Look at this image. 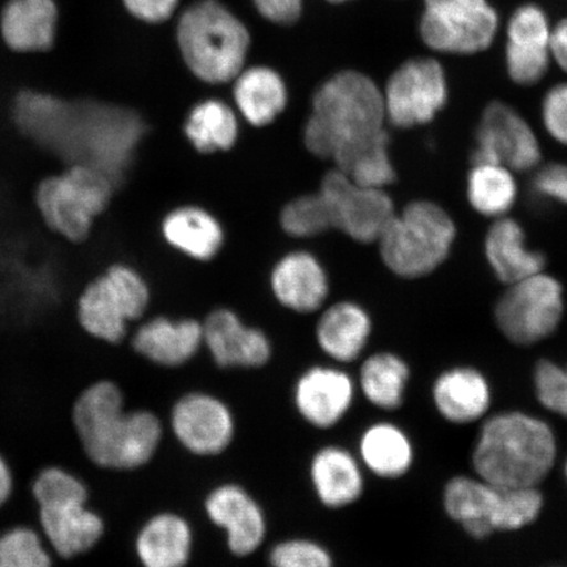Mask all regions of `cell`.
<instances>
[{"label":"cell","instance_id":"cell-1","mask_svg":"<svg viewBox=\"0 0 567 567\" xmlns=\"http://www.w3.org/2000/svg\"><path fill=\"white\" fill-rule=\"evenodd\" d=\"M73 422L84 452L104 470L133 471L151 463L165 431L152 411H125L122 389L106 380L78 396Z\"/></svg>","mask_w":567,"mask_h":567},{"label":"cell","instance_id":"cell-2","mask_svg":"<svg viewBox=\"0 0 567 567\" xmlns=\"http://www.w3.org/2000/svg\"><path fill=\"white\" fill-rule=\"evenodd\" d=\"M148 132L151 126L133 106L95 97L70 99L59 158L65 167L86 165L99 169L117 188Z\"/></svg>","mask_w":567,"mask_h":567},{"label":"cell","instance_id":"cell-3","mask_svg":"<svg viewBox=\"0 0 567 567\" xmlns=\"http://www.w3.org/2000/svg\"><path fill=\"white\" fill-rule=\"evenodd\" d=\"M557 455L549 425L520 411L496 414L482 425L473 451L477 477L499 487H537Z\"/></svg>","mask_w":567,"mask_h":567},{"label":"cell","instance_id":"cell-4","mask_svg":"<svg viewBox=\"0 0 567 567\" xmlns=\"http://www.w3.org/2000/svg\"><path fill=\"white\" fill-rule=\"evenodd\" d=\"M385 120L384 94L371 78L343 71L317 91L305 126V145L317 157L334 161L384 132Z\"/></svg>","mask_w":567,"mask_h":567},{"label":"cell","instance_id":"cell-5","mask_svg":"<svg viewBox=\"0 0 567 567\" xmlns=\"http://www.w3.org/2000/svg\"><path fill=\"white\" fill-rule=\"evenodd\" d=\"M177 41L190 71L212 84L236 80L250 47L243 21L216 0H202L183 13Z\"/></svg>","mask_w":567,"mask_h":567},{"label":"cell","instance_id":"cell-6","mask_svg":"<svg viewBox=\"0 0 567 567\" xmlns=\"http://www.w3.org/2000/svg\"><path fill=\"white\" fill-rule=\"evenodd\" d=\"M455 237V223L442 207L431 202L411 203L381 234V257L402 278H422L444 264Z\"/></svg>","mask_w":567,"mask_h":567},{"label":"cell","instance_id":"cell-7","mask_svg":"<svg viewBox=\"0 0 567 567\" xmlns=\"http://www.w3.org/2000/svg\"><path fill=\"white\" fill-rule=\"evenodd\" d=\"M115 189L111 177L99 169L73 165L40 182L35 205L49 230L81 244L109 209Z\"/></svg>","mask_w":567,"mask_h":567},{"label":"cell","instance_id":"cell-8","mask_svg":"<svg viewBox=\"0 0 567 567\" xmlns=\"http://www.w3.org/2000/svg\"><path fill=\"white\" fill-rule=\"evenodd\" d=\"M152 289L145 276L126 264L111 265L91 280L76 302V319L91 338L120 346L131 326L146 317Z\"/></svg>","mask_w":567,"mask_h":567},{"label":"cell","instance_id":"cell-9","mask_svg":"<svg viewBox=\"0 0 567 567\" xmlns=\"http://www.w3.org/2000/svg\"><path fill=\"white\" fill-rule=\"evenodd\" d=\"M563 316L561 282L544 272L508 286L495 307V321L502 334L519 346L550 337Z\"/></svg>","mask_w":567,"mask_h":567},{"label":"cell","instance_id":"cell-10","mask_svg":"<svg viewBox=\"0 0 567 567\" xmlns=\"http://www.w3.org/2000/svg\"><path fill=\"white\" fill-rule=\"evenodd\" d=\"M499 19L487 0H424L421 35L436 52L476 54L486 51Z\"/></svg>","mask_w":567,"mask_h":567},{"label":"cell","instance_id":"cell-11","mask_svg":"<svg viewBox=\"0 0 567 567\" xmlns=\"http://www.w3.org/2000/svg\"><path fill=\"white\" fill-rule=\"evenodd\" d=\"M449 99L444 70L436 60H410L390 76L384 92L386 118L396 127L429 124Z\"/></svg>","mask_w":567,"mask_h":567},{"label":"cell","instance_id":"cell-12","mask_svg":"<svg viewBox=\"0 0 567 567\" xmlns=\"http://www.w3.org/2000/svg\"><path fill=\"white\" fill-rule=\"evenodd\" d=\"M176 442L190 455L216 457L236 439L237 421L231 408L208 392H189L177 399L169 414Z\"/></svg>","mask_w":567,"mask_h":567},{"label":"cell","instance_id":"cell-13","mask_svg":"<svg viewBox=\"0 0 567 567\" xmlns=\"http://www.w3.org/2000/svg\"><path fill=\"white\" fill-rule=\"evenodd\" d=\"M319 193L329 204L334 229L361 244L379 243L395 216L384 189L361 187L338 168L323 177Z\"/></svg>","mask_w":567,"mask_h":567},{"label":"cell","instance_id":"cell-14","mask_svg":"<svg viewBox=\"0 0 567 567\" xmlns=\"http://www.w3.org/2000/svg\"><path fill=\"white\" fill-rule=\"evenodd\" d=\"M540 144L529 124L512 106L494 102L482 115L472 163L527 172L540 163Z\"/></svg>","mask_w":567,"mask_h":567},{"label":"cell","instance_id":"cell-15","mask_svg":"<svg viewBox=\"0 0 567 567\" xmlns=\"http://www.w3.org/2000/svg\"><path fill=\"white\" fill-rule=\"evenodd\" d=\"M207 519L225 534L226 547L233 556L255 555L268 534L265 508L255 496L236 482H225L212 488L204 499Z\"/></svg>","mask_w":567,"mask_h":567},{"label":"cell","instance_id":"cell-16","mask_svg":"<svg viewBox=\"0 0 567 567\" xmlns=\"http://www.w3.org/2000/svg\"><path fill=\"white\" fill-rule=\"evenodd\" d=\"M358 392L350 373L337 367L316 365L297 379L293 405L310 427L331 430L350 414Z\"/></svg>","mask_w":567,"mask_h":567},{"label":"cell","instance_id":"cell-17","mask_svg":"<svg viewBox=\"0 0 567 567\" xmlns=\"http://www.w3.org/2000/svg\"><path fill=\"white\" fill-rule=\"evenodd\" d=\"M444 508L467 535L484 540L502 532L506 507V488L480 477L458 476L444 488Z\"/></svg>","mask_w":567,"mask_h":567},{"label":"cell","instance_id":"cell-18","mask_svg":"<svg viewBox=\"0 0 567 567\" xmlns=\"http://www.w3.org/2000/svg\"><path fill=\"white\" fill-rule=\"evenodd\" d=\"M203 342L219 368L265 367L272 349L265 332L247 328L226 309L213 311L203 324Z\"/></svg>","mask_w":567,"mask_h":567},{"label":"cell","instance_id":"cell-19","mask_svg":"<svg viewBox=\"0 0 567 567\" xmlns=\"http://www.w3.org/2000/svg\"><path fill=\"white\" fill-rule=\"evenodd\" d=\"M365 470L357 453L329 444L313 453L309 480L316 498L329 509L353 506L365 493Z\"/></svg>","mask_w":567,"mask_h":567},{"label":"cell","instance_id":"cell-20","mask_svg":"<svg viewBox=\"0 0 567 567\" xmlns=\"http://www.w3.org/2000/svg\"><path fill=\"white\" fill-rule=\"evenodd\" d=\"M203 344V324L187 318H148L131 338L132 350L138 357L165 368L187 364Z\"/></svg>","mask_w":567,"mask_h":567},{"label":"cell","instance_id":"cell-21","mask_svg":"<svg viewBox=\"0 0 567 567\" xmlns=\"http://www.w3.org/2000/svg\"><path fill=\"white\" fill-rule=\"evenodd\" d=\"M195 548L193 524L176 513H161L138 532L136 553L144 567H187Z\"/></svg>","mask_w":567,"mask_h":567},{"label":"cell","instance_id":"cell-22","mask_svg":"<svg viewBox=\"0 0 567 567\" xmlns=\"http://www.w3.org/2000/svg\"><path fill=\"white\" fill-rule=\"evenodd\" d=\"M432 399L445 421L466 424L487 413L492 392L484 374L474 368L458 367L439 375Z\"/></svg>","mask_w":567,"mask_h":567},{"label":"cell","instance_id":"cell-23","mask_svg":"<svg viewBox=\"0 0 567 567\" xmlns=\"http://www.w3.org/2000/svg\"><path fill=\"white\" fill-rule=\"evenodd\" d=\"M272 289L278 300L299 313H311L328 297V278L321 265L307 252H293L279 261L272 274Z\"/></svg>","mask_w":567,"mask_h":567},{"label":"cell","instance_id":"cell-24","mask_svg":"<svg viewBox=\"0 0 567 567\" xmlns=\"http://www.w3.org/2000/svg\"><path fill=\"white\" fill-rule=\"evenodd\" d=\"M485 254L496 278L507 286L544 272V255L529 250L522 226L513 218L501 217L492 225Z\"/></svg>","mask_w":567,"mask_h":567},{"label":"cell","instance_id":"cell-25","mask_svg":"<svg viewBox=\"0 0 567 567\" xmlns=\"http://www.w3.org/2000/svg\"><path fill=\"white\" fill-rule=\"evenodd\" d=\"M357 455L365 472L382 480H396L413 466L414 446L400 425L374 422L361 432Z\"/></svg>","mask_w":567,"mask_h":567},{"label":"cell","instance_id":"cell-26","mask_svg":"<svg viewBox=\"0 0 567 567\" xmlns=\"http://www.w3.org/2000/svg\"><path fill=\"white\" fill-rule=\"evenodd\" d=\"M41 528L56 555L73 558L102 540L104 522L86 505L40 508Z\"/></svg>","mask_w":567,"mask_h":567},{"label":"cell","instance_id":"cell-27","mask_svg":"<svg viewBox=\"0 0 567 567\" xmlns=\"http://www.w3.org/2000/svg\"><path fill=\"white\" fill-rule=\"evenodd\" d=\"M370 317L358 305L337 303L324 311L317 324L319 349L337 363H353L364 352L370 340Z\"/></svg>","mask_w":567,"mask_h":567},{"label":"cell","instance_id":"cell-28","mask_svg":"<svg viewBox=\"0 0 567 567\" xmlns=\"http://www.w3.org/2000/svg\"><path fill=\"white\" fill-rule=\"evenodd\" d=\"M59 10L54 0H11L2 16L6 44L17 52H41L55 38Z\"/></svg>","mask_w":567,"mask_h":567},{"label":"cell","instance_id":"cell-29","mask_svg":"<svg viewBox=\"0 0 567 567\" xmlns=\"http://www.w3.org/2000/svg\"><path fill=\"white\" fill-rule=\"evenodd\" d=\"M163 239L176 251L196 260H209L224 243V231L217 219L202 208H175L162 219Z\"/></svg>","mask_w":567,"mask_h":567},{"label":"cell","instance_id":"cell-30","mask_svg":"<svg viewBox=\"0 0 567 567\" xmlns=\"http://www.w3.org/2000/svg\"><path fill=\"white\" fill-rule=\"evenodd\" d=\"M287 89L272 69L251 68L240 71L234 86V99L248 123L255 126L271 124L286 109Z\"/></svg>","mask_w":567,"mask_h":567},{"label":"cell","instance_id":"cell-31","mask_svg":"<svg viewBox=\"0 0 567 567\" xmlns=\"http://www.w3.org/2000/svg\"><path fill=\"white\" fill-rule=\"evenodd\" d=\"M410 380L409 365L390 352L371 354L360 367L358 390L379 410L395 411L403 402Z\"/></svg>","mask_w":567,"mask_h":567},{"label":"cell","instance_id":"cell-32","mask_svg":"<svg viewBox=\"0 0 567 567\" xmlns=\"http://www.w3.org/2000/svg\"><path fill=\"white\" fill-rule=\"evenodd\" d=\"M184 132L197 152L229 151L238 137L237 117L228 104L205 101L189 112Z\"/></svg>","mask_w":567,"mask_h":567},{"label":"cell","instance_id":"cell-33","mask_svg":"<svg viewBox=\"0 0 567 567\" xmlns=\"http://www.w3.org/2000/svg\"><path fill=\"white\" fill-rule=\"evenodd\" d=\"M388 133L363 142L339 154L337 168L361 187L384 189L395 181V172L388 153Z\"/></svg>","mask_w":567,"mask_h":567},{"label":"cell","instance_id":"cell-34","mask_svg":"<svg viewBox=\"0 0 567 567\" xmlns=\"http://www.w3.org/2000/svg\"><path fill=\"white\" fill-rule=\"evenodd\" d=\"M516 195L512 169L501 165L473 166L467 177V200L482 216H505L514 207Z\"/></svg>","mask_w":567,"mask_h":567},{"label":"cell","instance_id":"cell-35","mask_svg":"<svg viewBox=\"0 0 567 567\" xmlns=\"http://www.w3.org/2000/svg\"><path fill=\"white\" fill-rule=\"evenodd\" d=\"M281 226L290 236L313 237L334 229L328 202L321 193L290 202L281 212Z\"/></svg>","mask_w":567,"mask_h":567},{"label":"cell","instance_id":"cell-36","mask_svg":"<svg viewBox=\"0 0 567 567\" xmlns=\"http://www.w3.org/2000/svg\"><path fill=\"white\" fill-rule=\"evenodd\" d=\"M32 492L40 508L86 505L89 499L86 485L74 474L56 466L39 473Z\"/></svg>","mask_w":567,"mask_h":567},{"label":"cell","instance_id":"cell-37","mask_svg":"<svg viewBox=\"0 0 567 567\" xmlns=\"http://www.w3.org/2000/svg\"><path fill=\"white\" fill-rule=\"evenodd\" d=\"M0 567H53L52 558L35 532L27 527L0 536Z\"/></svg>","mask_w":567,"mask_h":567},{"label":"cell","instance_id":"cell-38","mask_svg":"<svg viewBox=\"0 0 567 567\" xmlns=\"http://www.w3.org/2000/svg\"><path fill=\"white\" fill-rule=\"evenodd\" d=\"M268 561L271 567H336L331 551L307 537L286 538L275 544Z\"/></svg>","mask_w":567,"mask_h":567},{"label":"cell","instance_id":"cell-39","mask_svg":"<svg viewBox=\"0 0 567 567\" xmlns=\"http://www.w3.org/2000/svg\"><path fill=\"white\" fill-rule=\"evenodd\" d=\"M550 56L548 47L508 42L506 48L508 74L515 83L532 86L547 74Z\"/></svg>","mask_w":567,"mask_h":567},{"label":"cell","instance_id":"cell-40","mask_svg":"<svg viewBox=\"0 0 567 567\" xmlns=\"http://www.w3.org/2000/svg\"><path fill=\"white\" fill-rule=\"evenodd\" d=\"M535 388L542 405L567 420V368L542 360L535 370Z\"/></svg>","mask_w":567,"mask_h":567},{"label":"cell","instance_id":"cell-41","mask_svg":"<svg viewBox=\"0 0 567 567\" xmlns=\"http://www.w3.org/2000/svg\"><path fill=\"white\" fill-rule=\"evenodd\" d=\"M508 42L550 48L551 30L545 12L535 4L520 7L509 19Z\"/></svg>","mask_w":567,"mask_h":567},{"label":"cell","instance_id":"cell-42","mask_svg":"<svg viewBox=\"0 0 567 567\" xmlns=\"http://www.w3.org/2000/svg\"><path fill=\"white\" fill-rule=\"evenodd\" d=\"M543 122L551 138L567 146V83L558 84L545 95Z\"/></svg>","mask_w":567,"mask_h":567},{"label":"cell","instance_id":"cell-43","mask_svg":"<svg viewBox=\"0 0 567 567\" xmlns=\"http://www.w3.org/2000/svg\"><path fill=\"white\" fill-rule=\"evenodd\" d=\"M535 189L553 200L567 204V165L551 163L537 173Z\"/></svg>","mask_w":567,"mask_h":567},{"label":"cell","instance_id":"cell-44","mask_svg":"<svg viewBox=\"0 0 567 567\" xmlns=\"http://www.w3.org/2000/svg\"><path fill=\"white\" fill-rule=\"evenodd\" d=\"M126 10L146 23H162L173 17L179 0H123Z\"/></svg>","mask_w":567,"mask_h":567},{"label":"cell","instance_id":"cell-45","mask_svg":"<svg viewBox=\"0 0 567 567\" xmlns=\"http://www.w3.org/2000/svg\"><path fill=\"white\" fill-rule=\"evenodd\" d=\"M258 11L276 24H293L302 12V0H254Z\"/></svg>","mask_w":567,"mask_h":567},{"label":"cell","instance_id":"cell-46","mask_svg":"<svg viewBox=\"0 0 567 567\" xmlns=\"http://www.w3.org/2000/svg\"><path fill=\"white\" fill-rule=\"evenodd\" d=\"M550 53L559 66L567 73V19L551 30Z\"/></svg>","mask_w":567,"mask_h":567},{"label":"cell","instance_id":"cell-47","mask_svg":"<svg viewBox=\"0 0 567 567\" xmlns=\"http://www.w3.org/2000/svg\"><path fill=\"white\" fill-rule=\"evenodd\" d=\"M13 488L12 472L7 461L0 456V507L10 499Z\"/></svg>","mask_w":567,"mask_h":567},{"label":"cell","instance_id":"cell-48","mask_svg":"<svg viewBox=\"0 0 567 567\" xmlns=\"http://www.w3.org/2000/svg\"><path fill=\"white\" fill-rule=\"evenodd\" d=\"M330 3H336V4H339V3H344L347 2V0H329Z\"/></svg>","mask_w":567,"mask_h":567},{"label":"cell","instance_id":"cell-49","mask_svg":"<svg viewBox=\"0 0 567 567\" xmlns=\"http://www.w3.org/2000/svg\"><path fill=\"white\" fill-rule=\"evenodd\" d=\"M566 477H567V463H566Z\"/></svg>","mask_w":567,"mask_h":567}]
</instances>
